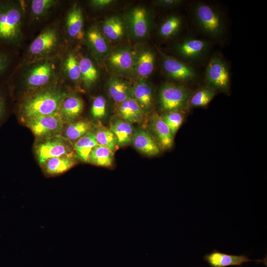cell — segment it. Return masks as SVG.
<instances>
[{"label": "cell", "instance_id": "6da1fadb", "mask_svg": "<svg viewBox=\"0 0 267 267\" xmlns=\"http://www.w3.org/2000/svg\"><path fill=\"white\" fill-rule=\"evenodd\" d=\"M69 94L62 87L61 80L27 92L19 104V116L25 122L32 119L58 113L62 101Z\"/></svg>", "mask_w": 267, "mask_h": 267}, {"label": "cell", "instance_id": "7a4b0ae2", "mask_svg": "<svg viewBox=\"0 0 267 267\" xmlns=\"http://www.w3.org/2000/svg\"><path fill=\"white\" fill-rule=\"evenodd\" d=\"M60 56L26 62L17 77L25 93L46 87L61 79Z\"/></svg>", "mask_w": 267, "mask_h": 267}, {"label": "cell", "instance_id": "3957f363", "mask_svg": "<svg viewBox=\"0 0 267 267\" xmlns=\"http://www.w3.org/2000/svg\"><path fill=\"white\" fill-rule=\"evenodd\" d=\"M25 9L21 0H0V45L13 49L20 44Z\"/></svg>", "mask_w": 267, "mask_h": 267}, {"label": "cell", "instance_id": "277c9868", "mask_svg": "<svg viewBox=\"0 0 267 267\" xmlns=\"http://www.w3.org/2000/svg\"><path fill=\"white\" fill-rule=\"evenodd\" d=\"M59 26L52 24L45 27L29 45L26 62L60 56L63 38Z\"/></svg>", "mask_w": 267, "mask_h": 267}, {"label": "cell", "instance_id": "5b68a950", "mask_svg": "<svg viewBox=\"0 0 267 267\" xmlns=\"http://www.w3.org/2000/svg\"><path fill=\"white\" fill-rule=\"evenodd\" d=\"M194 15L200 29L213 39L221 38L225 30V25L222 14L213 6L204 3L197 4Z\"/></svg>", "mask_w": 267, "mask_h": 267}, {"label": "cell", "instance_id": "8992f818", "mask_svg": "<svg viewBox=\"0 0 267 267\" xmlns=\"http://www.w3.org/2000/svg\"><path fill=\"white\" fill-rule=\"evenodd\" d=\"M192 93L186 87L172 83H166L160 89L158 104L160 110L165 113L181 111L188 103Z\"/></svg>", "mask_w": 267, "mask_h": 267}, {"label": "cell", "instance_id": "52a82bcc", "mask_svg": "<svg viewBox=\"0 0 267 267\" xmlns=\"http://www.w3.org/2000/svg\"><path fill=\"white\" fill-rule=\"evenodd\" d=\"M25 123L40 140L60 136L64 125L58 113L32 119Z\"/></svg>", "mask_w": 267, "mask_h": 267}, {"label": "cell", "instance_id": "ba28073f", "mask_svg": "<svg viewBox=\"0 0 267 267\" xmlns=\"http://www.w3.org/2000/svg\"><path fill=\"white\" fill-rule=\"evenodd\" d=\"M205 82L206 87L216 91L228 90L229 73L225 62L220 56L215 55L209 61L206 69Z\"/></svg>", "mask_w": 267, "mask_h": 267}, {"label": "cell", "instance_id": "9c48e42d", "mask_svg": "<svg viewBox=\"0 0 267 267\" xmlns=\"http://www.w3.org/2000/svg\"><path fill=\"white\" fill-rule=\"evenodd\" d=\"M69 141L57 136L41 140L36 146L35 153L41 166L46 160L63 156H74Z\"/></svg>", "mask_w": 267, "mask_h": 267}, {"label": "cell", "instance_id": "30bf717a", "mask_svg": "<svg viewBox=\"0 0 267 267\" xmlns=\"http://www.w3.org/2000/svg\"><path fill=\"white\" fill-rule=\"evenodd\" d=\"M162 63L166 73L175 80L187 82L197 77V73L193 67L174 57L165 55Z\"/></svg>", "mask_w": 267, "mask_h": 267}, {"label": "cell", "instance_id": "8fae6325", "mask_svg": "<svg viewBox=\"0 0 267 267\" xmlns=\"http://www.w3.org/2000/svg\"><path fill=\"white\" fill-rule=\"evenodd\" d=\"M149 132L154 137L161 150L170 149L174 143V136L162 119L157 113L153 114L148 121Z\"/></svg>", "mask_w": 267, "mask_h": 267}, {"label": "cell", "instance_id": "7c38bea8", "mask_svg": "<svg viewBox=\"0 0 267 267\" xmlns=\"http://www.w3.org/2000/svg\"><path fill=\"white\" fill-rule=\"evenodd\" d=\"M84 16L81 6L73 4L68 11L65 18V32L72 40H81L85 36Z\"/></svg>", "mask_w": 267, "mask_h": 267}, {"label": "cell", "instance_id": "4fadbf2b", "mask_svg": "<svg viewBox=\"0 0 267 267\" xmlns=\"http://www.w3.org/2000/svg\"><path fill=\"white\" fill-rule=\"evenodd\" d=\"M131 143L137 151L147 156H157L161 152L152 135L148 131L141 128L134 129Z\"/></svg>", "mask_w": 267, "mask_h": 267}, {"label": "cell", "instance_id": "5bb4252c", "mask_svg": "<svg viewBox=\"0 0 267 267\" xmlns=\"http://www.w3.org/2000/svg\"><path fill=\"white\" fill-rule=\"evenodd\" d=\"M84 106L80 96L69 93L62 101L58 112L64 124L76 121L82 113Z\"/></svg>", "mask_w": 267, "mask_h": 267}, {"label": "cell", "instance_id": "9a60e30c", "mask_svg": "<svg viewBox=\"0 0 267 267\" xmlns=\"http://www.w3.org/2000/svg\"><path fill=\"white\" fill-rule=\"evenodd\" d=\"M60 73L62 78L74 84L81 81L79 58L73 51H68L60 56Z\"/></svg>", "mask_w": 267, "mask_h": 267}, {"label": "cell", "instance_id": "2e32d148", "mask_svg": "<svg viewBox=\"0 0 267 267\" xmlns=\"http://www.w3.org/2000/svg\"><path fill=\"white\" fill-rule=\"evenodd\" d=\"M204 260L211 267H225L231 266H241L243 264L256 261L262 262V260H252L246 255H234L226 254L217 250L206 254L204 257Z\"/></svg>", "mask_w": 267, "mask_h": 267}, {"label": "cell", "instance_id": "e0dca14e", "mask_svg": "<svg viewBox=\"0 0 267 267\" xmlns=\"http://www.w3.org/2000/svg\"><path fill=\"white\" fill-rule=\"evenodd\" d=\"M209 47L207 41L189 38L176 46L178 53L186 59L191 60L203 56Z\"/></svg>", "mask_w": 267, "mask_h": 267}, {"label": "cell", "instance_id": "ac0fdd59", "mask_svg": "<svg viewBox=\"0 0 267 267\" xmlns=\"http://www.w3.org/2000/svg\"><path fill=\"white\" fill-rule=\"evenodd\" d=\"M107 61L115 71L125 73L133 69L134 59L130 50L122 48L111 52L108 56Z\"/></svg>", "mask_w": 267, "mask_h": 267}, {"label": "cell", "instance_id": "d6986e66", "mask_svg": "<svg viewBox=\"0 0 267 267\" xmlns=\"http://www.w3.org/2000/svg\"><path fill=\"white\" fill-rule=\"evenodd\" d=\"M117 113L120 118L132 124L142 123L145 117V113L132 97L118 104Z\"/></svg>", "mask_w": 267, "mask_h": 267}, {"label": "cell", "instance_id": "ffe728a7", "mask_svg": "<svg viewBox=\"0 0 267 267\" xmlns=\"http://www.w3.org/2000/svg\"><path fill=\"white\" fill-rule=\"evenodd\" d=\"M132 97L137 102L145 114L152 109L153 93L151 86L145 82L136 83L132 88Z\"/></svg>", "mask_w": 267, "mask_h": 267}, {"label": "cell", "instance_id": "44dd1931", "mask_svg": "<svg viewBox=\"0 0 267 267\" xmlns=\"http://www.w3.org/2000/svg\"><path fill=\"white\" fill-rule=\"evenodd\" d=\"M75 164L74 156H63L48 159L41 166L46 176L52 177L66 172Z\"/></svg>", "mask_w": 267, "mask_h": 267}, {"label": "cell", "instance_id": "7402d4cb", "mask_svg": "<svg viewBox=\"0 0 267 267\" xmlns=\"http://www.w3.org/2000/svg\"><path fill=\"white\" fill-rule=\"evenodd\" d=\"M132 32L134 37L142 38L147 35L148 28V16L146 10L141 7L134 8L130 14Z\"/></svg>", "mask_w": 267, "mask_h": 267}, {"label": "cell", "instance_id": "603a6c76", "mask_svg": "<svg viewBox=\"0 0 267 267\" xmlns=\"http://www.w3.org/2000/svg\"><path fill=\"white\" fill-rule=\"evenodd\" d=\"M84 38L95 54L102 55L108 51V46L105 37L96 26L89 27L85 33Z\"/></svg>", "mask_w": 267, "mask_h": 267}, {"label": "cell", "instance_id": "cb8c5ba5", "mask_svg": "<svg viewBox=\"0 0 267 267\" xmlns=\"http://www.w3.org/2000/svg\"><path fill=\"white\" fill-rule=\"evenodd\" d=\"M106 89L110 97L118 104L132 97V88L128 83L120 79H111L107 84Z\"/></svg>", "mask_w": 267, "mask_h": 267}, {"label": "cell", "instance_id": "d4e9b609", "mask_svg": "<svg viewBox=\"0 0 267 267\" xmlns=\"http://www.w3.org/2000/svg\"><path fill=\"white\" fill-rule=\"evenodd\" d=\"M110 129L115 134L119 147H123L131 142L134 131L133 124L121 118L113 120L110 124Z\"/></svg>", "mask_w": 267, "mask_h": 267}, {"label": "cell", "instance_id": "484cf974", "mask_svg": "<svg viewBox=\"0 0 267 267\" xmlns=\"http://www.w3.org/2000/svg\"><path fill=\"white\" fill-rule=\"evenodd\" d=\"M81 71V81L86 88L91 87L97 80L98 70L92 60L89 57L78 56Z\"/></svg>", "mask_w": 267, "mask_h": 267}, {"label": "cell", "instance_id": "4316f807", "mask_svg": "<svg viewBox=\"0 0 267 267\" xmlns=\"http://www.w3.org/2000/svg\"><path fill=\"white\" fill-rule=\"evenodd\" d=\"M155 62V54L151 50L142 51L134 60V66L135 73L140 77L149 76L154 69Z\"/></svg>", "mask_w": 267, "mask_h": 267}, {"label": "cell", "instance_id": "83f0119b", "mask_svg": "<svg viewBox=\"0 0 267 267\" xmlns=\"http://www.w3.org/2000/svg\"><path fill=\"white\" fill-rule=\"evenodd\" d=\"M97 145L94 133L90 131L75 141L74 148L76 157L82 161L89 163V155Z\"/></svg>", "mask_w": 267, "mask_h": 267}, {"label": "cell", "instance_id": "f1b7e54d", "mask_svg": "<svg viewBox=\"0 0 267 267\" xmlns=\"http://www.w3.org/2000/svg\"><path fill=\"white\" fill-rule=\"evenodd\" d=\"M59 1L55 0H32L29 1L31 18L40 20L45 18L57 6Z\"/></svg>", "mask_w": 267, "mask_h": 267}, {"label": "cell", "instance_id": "f546056e", "mask_svg": "<svg viewBox=\"0 0 267 267\" xmlns=\"http://www.w3.org/2000/svg\"><path fill=\"white\" fill-rule=\"evenodd\" d=\"M14 59L13 49L0 45V85L8 82Z\"/></svg>", "mask_w": 267, "mask_h": 267}, {"label": "cell", "instance_id": "4dcf8cb0", "mask_svg": "<svg viewBox=\"0 0 267 267\" xmlns=\"http://www.w3.org/2000/svg\"><path fill=\"white\" fill-rule=\"evenodd\" d=\"M91 123L86 120L75 121L68 123L62 134L68 141H76L91 131Z\"/></svg>", "mask_w": 267, "mask_h": 267}, {"label": "cell", "instance_id": "1f68e13d", "mask_svg": "<svg viewBox=\"0 0 267 267\" xmlns=\"http://www.w3.org/2000/svg\"><path fill=\"white\" fill-rule=\"evenodd\" d=\"M124 25L122 20L117 16L111 17L103 22L101 32L110 41L120 40L124 34Z\"/></svg>", "mask_w": 267, "mask_h": 267}, {"label": "cell", "instance_id": "d6a6232c", "mask_svg": "<svg viewBox=\"0 0 267 267\" xmlns=\"http://www.w3.org/2000/svg\"><path fill=\"white\" fill-rule=\"evenodd\" d=\"M113 161L114 152L100 145L95 146L89 156V163L98 166L109 167L113 165Z\"/></svg>", "mask_w": 267, "mask_h": 267}, {"label": "cell", "instance_id": "836d02e7", "mask_svg": "<svg viewBox=\"0 0 267 267\" xmlns=\"http://www.w3.org/2000/svg\"><path fill=\"white\" fill-rule=\"evenodd\" d=\"M94 133L98 145L105 146L113 152L118 149L119 145L117 139L110 129L101 127Z\"/></svg>", "mask_w": 267, "mask_h": 267}, {"label": "cell", "instance_id": "e575fe53", "mask_svg": "<svg viewBox=\"0 0 267 267\" xmlns=\"http://www.w3.org/2000/svg\"><path fill=\"white\" fill-rule=\"evenodd\" d=\"M217 91L207 87L201 88L192 94L188 101L192 107L207 106L216 94Z\"/></svg>", "mask_w": 267, "mask_h": 267}, {"label": "cell", "instance_id": "d590c367", "mask_svg": "<svg viewBox=\"0 0 267 267\" xmlns=\"http://www.w3.org/2000/svg\"><path fill=\"white\" fill-rule=\"evenodd\" d=\"M181 25L182 21L179 16H170L161 24L159 30V34L162 38H169L178 32Z\"/></svg>", "mask_w": 267, "mask_h": 267}, {"label": "cell", "instance_id": "8d00e7d4", "mask_svg": "<svg viewBox=\"0 0 267 267\" xmlns=\"http://www.w3.org/2000/svg\"><path fill=\"white\" fill-rule=\"evenodd\" d=\"M161 116L174 137L183 121L182 112L181 111H172L165 112Z\"/></svg>", "mask_w": 267, "mask_h": 267}, {"label": "cell", "instance_id": "74e56055", "mask_svg": "<svg viewBox=\"0 0 267 267\" xmlns=\"http://www.w3.org/2000/svg\"><path fill=\"white\" fill-rule=\"evenodd\" d=\"M90 113L96 120L103 119L107 114V100L103 95H98L93 100Z\"/></svg>", "mask_w": 267, "mask_h": 267}, {"label": "cell", "instance_id": "f35d334b", "mask_svg": "<svg viewBox=\"0 0 267 267\" xmlns=\"http://www.w3.org/2000/svg\"><path fill=\"white\" fill-rule=\"evenodd\" d=\"M10 93L8 82L0 85V124L4 120L8 114V101Z\"/></svg>", "mask_w": 267, "mask_h": 267}, {"label": "cell", "instance_id": "ab89813d", "mask_svg": "<svg viewBox=\"0 0 267 267\" xmlns=\"http://www.w3.org/2000/svg\"><path fill=\"white\" fill-rule=\"evenodd\" d=\"M157 4L164 7H175L178 6L184 2L181 0H161L155 2Z\"/></svg>", "mask_w": 267, "mask_h": 267}, {"label": "cell", "instance_id": "60d3db41", "mask_svg": "<svg viewBox=\"0 0 267 267\" xmlns=\"http://www.w3.org/2000/svg\"><path fill=\"white\" fill-rule=\"evenodd\" d=\"M113 2L111 0H93L90 1V3L93 7L102 8L110 5Z\"/></svg>", "mask_w": 267, "mask_h": 267}]
</instances>
